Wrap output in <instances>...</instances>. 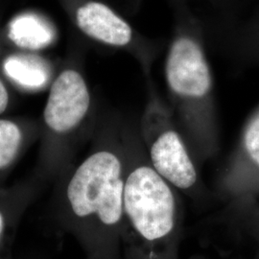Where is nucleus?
Here are the masks:
<instances>
[{
	"label": "nucleus",
	"instance_id": "14",
	"mask_svg": "<svg viewBox=\"0 0 259 259\" xmlns=\"http://www.w3.org/2000/svg\"><path fill=\"white\" fill-rule=\"evenodd\" d=\"M207 1H209V2H211L213 5H216V3H217V1L218 0H207Z\"/></svg>",
	"mask_w": 259,
	"mask_h": 259
},
{
	"label": "nucleus",
	"instance_id": "4",
	"mask_svg": "<svg viewBox=\"0 0 259 259\" xmlns=\"http://www.w3.org/2000/svg\"><path fill=\"white\" fill-rule=\"evenodd\" d=\"M146 101L139 118V137L151 165L180 193L199 204L211 196L199 172L168 101L157 90L152 75L144 77ZM214 197V196H213Z\"/></svg>",
	"mask_w": 259,
	"mask_h": 259
},
{
	"label": "nucleus",
	"instance_id": "1",
	"mask_svg": "<svg viewBox=\"0 0 259 259\" xmlns=\"http://www.w3.org/2000/svg\"><path fill=\"white\" fill-rule=\"evenodd\" d=\"M173 32L164 75L177 126L199 167L220 150L212 70L202 19L188 4L173 7Z\"/></svg>",
	"mask_w": 259,
	"mask_h": 259
},
{
	"label": "nucleus",
	"instance_id": "3",
	"mask_svg": "<svg viewBox=\"0 0 259 259\" xmlns=\"http://www.w3.org/2000/svg\"><path fill=\"white\" fill-rule=\"evenodd\" d=\"M127 163L121 259H180L185 208L180 192L151 165L138 122H124Z\"/></svg>",
	"mask_w": 259,
	"mask_h": 259
},
{
	"label": "nucleus",
	"instance_id": "10",
	"mask_svg": "<svg viewBox=\"0 0 259 259\" xmlns=\"http://www.w3.org/2000/svg\"><path fill=\"white\" fill-rule=\"evenodd\" d=\"M6 219L0 210V259H6L3 255V250L6 244Z\"/></svg>",
	"mask_w": 259,
	"mask_h": 259
},
{
	"label": "nucleus",
	"instance_id": "8",
	"mask_svg": "<svg viewBox=\"0 0 259 259\" xmlns=\"http://www.w3.org/2000/svg\"><path fill=\"white\" fill-rule=\"evenodd\" d=\"M4 70L14 82L28 90L42 88L50 77L46 62L36 56H11L4 63Z\"/></svg>",
	"mask_w": 259,
	"mask_h": 259
},
{
	"label": "nucleus",
	"instance_id": "7",
	"mask_svg": "<svg viewBox=\"0 0 259 259\" xmlns=\"http://www.w3.org/2000/svg\"><path fill=\"white\" fill-rule=\"evenodd\" d=\"M8 35L19 47L40 49L52 42L54 31L45 19L37 15L24 14L10 23Z\"/></svg>",
	"mask_w": 259,
	"mask_h": 259
},
{
	"label": "nucleus",
	"instance_id": "9",
	"mask_svg": "<svg viewBox=\"0 0 259 259\" xmlns=\"http://www.w3.org/2000/svg\"><path fill=\"white\" fill-rule=\"evenodd\" d=\"M22 133L13 121L0 119V170L9 166L19 154Z\"/></svg>",
	"mask_w": 259,
	"mask_h": 259
},
{
	"label": "nucleus",
	"instance_id": "11",
	"mask_svg": "<svg viewBox=\"0 0 259 259\" xmlns=\"http://www.w3.org/2000/svg\"><path fill=\"white\" fill-rule=\"evenodd\" d=\"M9 102V94L5 85L0 81V113L6 110Z\"/></svg>",
	"mask_w": 259,
	"mask_h": 259
},
{
	"label": "nucleus",
	"instance_id": "2",
	"mask_svg": "<svg viewBox=\"0 0 259 259\" xmlns=\"http://www.w3.org/2000/svg\"><path fill=\"white\" fill-rule=\"evenodd\" d=\"M100 139L69 176L66 222L88 259H121L127 163L124 122Z\"/></svg>",
	"mask_w": 259,
	"mask_h": 259
},
{
	"label": "nucleus",
	"instance_id": "5",
	"mask_svg": "<svg viewBox=\"0 0 259 259\" xmlns=\"http://www.w3.org/2000/svg\"><path fill=\"white\" fill-rule=\"evenodd\" d=\"M75 20L84 35L127 50L137 60L143 76L152 75L153 65L165 47L163 40L143 35L109 5L96 0L81 3L75 10Z\"/></svg>",
	"mask_w": 259,
	"mask_h": 259
},
{
	"label": "nucleus",
	"instance_id": "12",
	"mask_svg": "<svg viewBox=\"0 0 259 259\" xmlns=\"http://www.w3.org/2000/svg\"><path fill=\"white\" fill-rule=\"evenodd\" d=\"M193 0H168L169 4L171 5V7H176V6H180V5H185V4H188L189 2H191Z\"/></svg>",
	"mask_w": 259,
	"mask_h": 259
},
{
	"label": "nucleus",
	"instance_id": "6",
	"mask_svg": "<svg viewBox=\"0 0 259 259\" xmlns=\"http://www.w3.org/2000/svg\"><path fill=\"white\" fill-rule=\"evenodd\" d=\"M91 108L92 96L83 75L65 69L51 87L44 117L49 129L67 136L82 126Z\"/></svg>",
	"mask_w": 259,
	"mask_h": 259
},
{
	"label": "nucleus",
	"instance_id": "13",
	"mask_svg": "<svg viewBox=\"0 0 259 259\" xmlns=\"http://www.w3.org/2000/svg\"><path fill=\"white\" fill-rule=\"evenodd\" d=\"M190 259H206L204 256H201V255H196V256H192Z\"/></svg>",
	"mask_w": 259,
	"mask_h": 259
}]
</instances>
